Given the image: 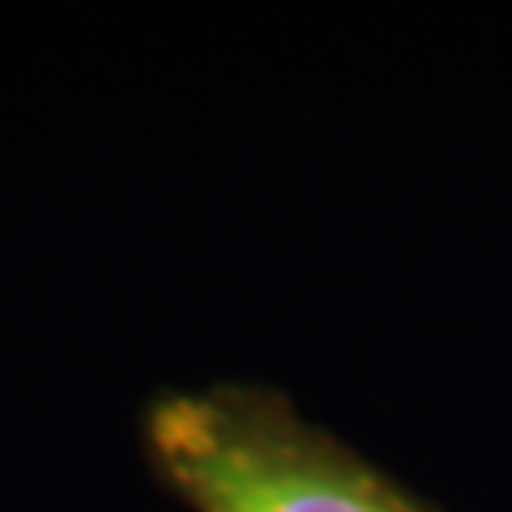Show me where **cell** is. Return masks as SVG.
<instances>
[{"label":"cell","mask_w":512,"mask_h":512,"mask_svg":"<svg viewBox=\"0 0 512 512\" xmlns=\"http://www.w3.org/2000/svg\"><path fill=\"white\" fill-rule=\"evenodd\" d=\"M141 440L152 475L194 512H440L266 384L164 391Z\"/></svg>","instance_id":"6da1fadb"}]
</instances>
